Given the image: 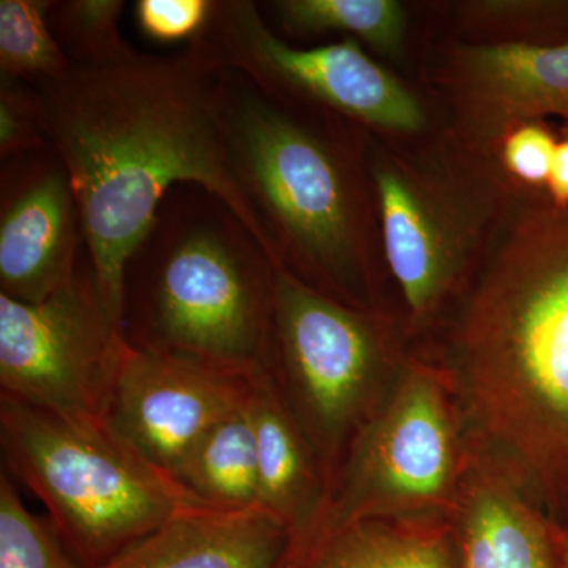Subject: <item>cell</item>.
Instances as JSON below:
<instances>
[{
    "mask_svg": "<svg viewBox=\"0 0 568 568\" xmlns=\"http://www.w3.org/2000/svg\"><path fill=\"white\" fill-rule=\"evenodd\" d=\"M465 43L568 44V0H466L455 7Z\"/></svg>",
    "mask_w": 568,
    "mask_h": 568,
    "instance_id": "20",
    "label": "cell"
},
{
    "mask_svg": "<svg viewBox=\"0 0 568 568\" xmlns=\"http://www.w3.org/2000/svg\"><path fill=\"white\" fill-rule=\"evenodd\" d=\"M275 267L216 194L194 183L175 185L123 271L126 339L241 375L264 372Z\"/></svg>",
    "mask_w": 568,
    "mask_h": 568,
    "instance_id": "4",
    "label": "cell"
},
{
    "mask_svg": "<svg viewBox=\"0 0 568 568\" xmlns=\"http://www.w3.org/2000/svg\"><path fill=\"white\" fill-rule=\"evenodd\" d=\"M521 488L515 474L476 448L452 515L459 568H558L547 523Z\"/></svg>",
    "mask_w": 568,
    "mask_h": 568,
    "instance_id": "15",
    "label": "cell"
},
{
    "mask_svg": "<svg viewBox=\"0 0 568 568\" xmlns=\"http://www.w3.org/2000/svg\"><path fill=\"white\" fill-rule=\"evenodd\" d=\"M178 480L205 506L263 510L250 399L200 440L179 470Z\"/></svg>",
    "mask_w": 568,
    "mask_h": 568,
    "instance_id": "18",
    "label": "cell"
},
{
    "mask_svg": "<svg viewBox=\"0 0 568 568\" xmlns=\"http://www.w3.org/2000/svg\"><path fill=\"white\" fill-rule=\"evenodd\" d=\"M189 44L220 70L241 71L264 91L375 132L414 136L428 126L422 100L358 41L343 39L312 50L291 47L250 0H215L211 21Z\"/></svg>",
    "mask_w": 568,
    "mask_h": 568,
    "instance_id": "9",
    "label": "cell"
},
{
    "mask_svg": "<svg viewBox=\"0 0 568 568\" xmlns=\"http://www.w3.org/2000/svg\"><path fill=\"white\" fill-rule=\"evenodd\" d=\"M261 507L286 532L282 568H298L312 555L332 488L310 443L268 369L257 373L250 396Z\"/></svg>",
    "mask_w": 568,
    "mask_h": 568,
    "instance_id": "14",
    "label": "cell"
},
{
    "mask_svg": "<svg viewBox=\"0 0 568 568\" xmlns=\"http://www.w3.org/2000/svg\"><path fill=\"white\" fill-rule=\"evenodd\" d=\"M436 85L454 115L457 141L474 155L495 160L515 126L558 115L568 122V44L457 43L444 52Z\"/></svg>",
    "mask_w": 568,
    "mask_h": 568,
    "instance_id": "12",
    "label": "cell"
},
{
    "mask_svg": "<svg viewBox=\"0 0 568 568\" xmlns=\"http://www.w3.org/2000/svg\"><path fill=\"white\" fill-rule=\"evenodd\" d=\"M454 353L478 452L523 481L568 457V205L526 200L463 310Z\"/></svg>",
    "mask_w": 568,
    "mask_h": 568,
    "instance_id": "2",
    "label": "cell"
},
{
    "mask_svg": "<svg viewBox=\"0 0 568 568\" xmlns=\"http://www.w3.org/2000/svg\"><path fill=\"white\" fill-rule=\"evenodd\" d=\"M558 141L544 122L515 126L503 138L495 152L500 179L521 192L545 193Z\"/></svg>",
    "mask_w": 568,
    "mask_h": 568,
    "instance_id": "24",
    "label": "cell"
},
{
    "mask_svg": "<svg viewBox=\"0 0 568 568\" xmlns=\"http://www.w3.org/2000/svg\"><path fill=\"white\" fill-rule=\"evenodd\" d=\"M129 346L88 252L73 280L39 304L0 294V395L73 424L106 425Z\"/></svg>",
    "mask_w": 568,
    "mask_h": 568,
    "instance_id": "8",
    "label": "cell"
},
{
    "mask_svg": "<svg viewBox=\"0 0 568 568\" xmlns=\"http://www.w3.org/2000/svg\"><path fill=\"white\" fill-rule=\"evenodd\" d=\"M85 246L69 170L52 149L2 160L0 294L39 304L77 274Z\"/></svg>",
    "mask_w": 568,
    "mask_h": 568,
    "instance_id": "13",
    "label": "cell"
},
{
    "mask_svg": "<svg viewBox=\"0 0 568 568\" xmlns=\"http://www.w3.org/2000/svg\"><path fill=\"white\" fill-rule=\"evenodd\" d=\"M268 6L294 36L345 33L384 55L399 54L405 47L407 14L396 0H278Z\"/></svg>",
    "mask_w": 568,
    "mask_h": 568,
    "instance_id": "19",
    "label": "cell"
},
{
    "mask_svg": "<svg viewBox=\"0 0 568 568\" xmlns=\"http://www.w3.org/2000/svg\"><path fill=\"white\" fill-rule=\"evenodd\" d=\"M545 194L551 203L568 205V138L558 142Z\"/></svg>",
    "mask_w": 568,
    "mask_h": 568,
    "instance_id": "27",
    "label": "cell"
},
{
    "mask_svg": "<svg viewBox=\"0 0 568 568\" xmlns=\"http://www.w3.org/2000/svg\"><path fill=\"white\" fill-rule=\"evenodd\" d=\"M227 151L276 265L355 308L372 302L365 156L345 119L222 70Z\"/></svg>",
    "mask_w": 568,
    "mask_h": 568,
    "instance_id": "3",
    "label": "cell"
},
{
    "mask_svg": "<svg viewBox=\"0 0 568 568\" xmlns=\"http://www.w3.org/2000/svg\"><path fill=\"white\" fill-rule=\"evenodd\" d=\"M123 7L122 0H52L48 24L71 63L104 65L136 51L119 28Z\"/></svg>",
    "mask_w": 568,
    "mask_h": 568,
    "instance_id": "22",
    "label": "cell"
},
{
    "mask_svg": "<svg viewBox=\"0 0 568 568\" xmlns=\"http://www.w3.org/2000/svg\"><path fill=\"white\" fill-rule=\"evenodd\" d=\"M298 568H459L454 519H365L327 538Z\"/></svg>",
    "mask_w": 568,
    "mask_h": 568,
    "instance_id": "17",
    "label": "cell"
},
{
    "mask_svg": "<svg viewBox=\"0 0 568 568\" xmlns=\"http://www.w3.org/2000/svg\"><path fill=\"white\" fill-rule=\"evenodd\" d=\"M0 568H89L70 555L51 523L29 510L6 470L0 476Z\"/></svg>",
    "mask_w": 568,
    "mask_h": 568,
    "instance_id": "23",
    "label": "cell"
},
{
    "mask_svg": "<svg viewBox=\"0 0 568 568\" xmlns=\"http://www.w3.org/2000/svg\"><path fill=\"white\" fill-rule=\"evenodd\" d=\"M558 568H568V540L567 544L564 545L562 552H560Z\"/></svg>",
    "mask_w": 568,
    "mask_h": 568,
    "instance_id": "28",
    "label": "cell"
},
{
    "mask_svg": "<svg viewBox=\"0 0 568 568\" xmlns=\"http://www.w3.org/2000/svg\"><path fill=\"white\" fill-rule=\"evenodd\" d=\"M406 361L379 310L343 304L276 265L268 372L320 455L332 491L347 448Z\"/></svg>",
    "mask_w": 568,
    "mask_h": 568,
    "instance_id": "6",
    "label": "cell"
},
{
    "mask_svg": "<svg viewBox=\"0 0 568 568\" xmlns=\"http://www.w3.org/2000/svg\"><path fill=\"white\" fill-rule=\"evenodd\" d=\"M215 0H138L134 18L138 28L162 43L193 41L211 21Z\"/></svg>",
    "mask_w": 568,
    "mask_h": 568,
    "instance_id": "26",
    "label": "cell"
},
{
    "mask_svg": "<svg viewBox=\"0 0 568 568\" xmlns=\"http://www.w3.org/2000/svg\"><path fill=\"white\" fill-rule=\"evenodd\" d=\"M0 446L10 476L47 507L52 528L89 568L209 507L106 425L73 424L6 395Z\"/></svg>",
    "mask_w": 568,
    "mask_h": 568,
    "instance_id": "5",
    "label": "cell"
},
{
    "mask_svg": "<svg viewBox=\"0 0 568 568\" xmlns=\"http://www.w3.org/2000/svg\"><path fill=\"white\" fill-rule=\"evenodd\" d=\"M286 532L264 510L179 515L97 568H282Z\"/></svg>",
    "mask_w": 568,
    "mask_h": 568,
    "instance_id": "16",
    "label": "cell"
},
{
    "mask_svg": "<svg viewBox=\"0 0 568 568\" xmlns=\"http://www.w3.org/2000/svg\"><path fill=\"white\" fill-rule=\"evenodd\" d=\"M52 0H0V77L39 85L71 62L48 24Z\"/></svg>",
    "mask_w": 568,
    "mask_h": 568,
    "instance_id": "21",
    "label": "cell"
},
{
    "mask_svg": "<svg viewBox=\"0 0 568 568\" xmlns=\"http://www.w3.org/2000/svg\"><path fill=\"white\" fill-rule=\"evenodd\" d=\"M365 164L384 261L409 324L422 327L462 286L488 222L489 197L444 168L383 149Z\"/></svg>",
    "mask_w": 568,
    "mask_h": 568,
    "instance_id": "10",
    "label": "cell"
},
{
    "mask_svg": "<svg viewBox=\"0 0 568 568\" xmlns=\"http://www.w3.org/2000/svg\"><path fill=\"white\" fill-rule=\"evenodd\" d=\"M474 458L476 447L463 436L454 376L407 358L347 448L312 555L327 538L365 519L452 517Z\"/></svg>",
    "mask_w": 568,
    "mask_h": 568,
    "instance_id": "7",
    "label": "cell"
},
{
    "mask_svg": "<svg viewBox=\"0 0 568 568\" xmlns=\"http://www.w3.org/2000/svg\"><path fill=\"white\" fill-rule=\"evenodd\" d=\"M52 149L41 125L39 93L28 82L0 77V159Z\"/></svg>",
    "mask_w": 568,
    "mask_h": 568,
    "instance_id": "25",
    "label": "cell"
},
{
    "mask_svg": "<svg viewBox=\"0 0 568 568\" xmlns=\"http://www.w3.org/2000/svg\"><path fill=\"white\" fill-rule=\"evenodd\" d=\"M256 375L130 345L112 387L106 426L178 478L213 426L248 403Z\"/></svg>",
    "mask_w": 568,
    "mask_h": 568,
    "instance_id": "11",
    "label": "cell"
},
{
    "mask_svg": "<svg viewBox=\"0 0 568 568\" xmlns=\"http://www.w3.org/2000/svg\"><path fill=\"white\" fill-rule=\"evenodd\" d=\"M33 88L44 134L77 192L97 282L122 327L126 261L175 185L216 194L272 256L227 151L222 70L193 44L178 54L71 63Z\"/></svg>",
    "mask_w": 568,
    "mask_h": 568,
    "instance_id": "1",
    "label": "cell"
}]
</instances>
